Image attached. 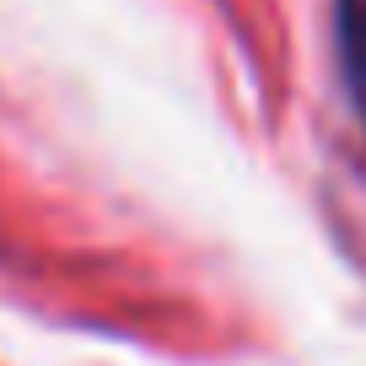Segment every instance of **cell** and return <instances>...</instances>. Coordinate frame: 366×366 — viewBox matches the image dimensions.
<instances>
[{
  "mask_svg": "<svg viewBox=\"0 0 366 366\" xmlns=\"http://www.w3.org/2000/svg\"><path fill=\"white\" fill-rule=\"evenodd\" d=\"M334 54L350 86V108L366 129V0H334Z\"/></svg>",
  "mask_w": 366,
  "mask_h": 366,
  "instance_id": "obj_1",
  "label": "cell"
}]
</instances>
